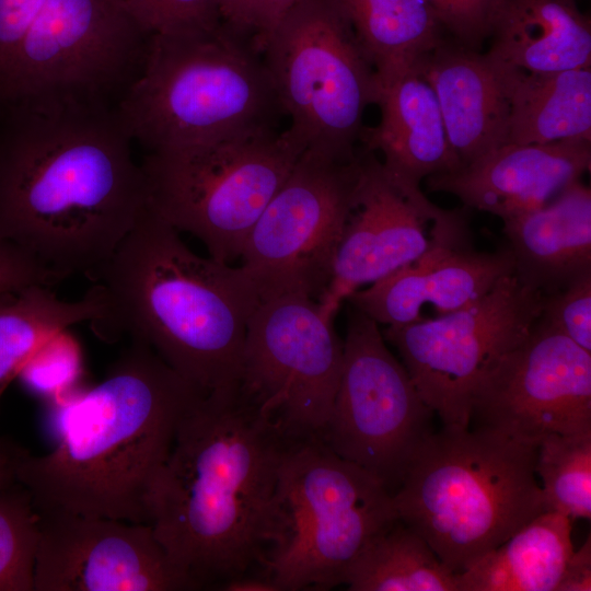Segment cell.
I'll list each match as a JSON object with an SVG mask.
<instances>
[{
  "mask_svg": "<svg viewBox=\"0 0 591 591\" xmlns=\"http://www.w3.org/2000/svg\"><path fill=\"white\" fill-rule=\"evenodd\" d=\"M543 298L512 274L468 305L433 318L387 326L382 334L396 348L420 396L443 426L468 427L476 389L528 337L541 314Z\"/></svg>",
  "mask_w": 591,
  "mask_h": 591,
  "instance_id": "obj_11",
  "label": "cell"
},
{
  "mask_svg": "<svg viewBox=\"0 0 591 591\" xmlns=\"http://www.w3.org/2000/svg\"><path fill=\"white\" fill-rule=\"evenodd\" d=\"M590 165V141L508 143L454 171L429 176L426 185L456 196L468 209L506 220L546 206Z\"/></svg>",
  "mask_w": 591,
  "mask_h": 591,
  "instance_id": "obj_17",
  "label": "cell"
},
{
  "mask_svg": "<svg viewBox=\"0 0 591 591\" xmlns=\"http://www.w3.org/2000/svg\"><path fill=\"white\" fill-rule=\"evenodd\" d=\"M200 394L147 344L130 339L101 383L55 401L56 444L30 453L18 482L39 512L150 524L153 479Z\"/></svg>",
  "mask_w": 591,
  "mask_h": 591,
  "instance_id": "obj_3",
  "label": "cell"
},
{
  "mask_svg": "<svg viewBox=\"0 0 591 591\" xmlns=\"http://www.w3.org/2000/svg\"><path fill=\"white\" fill-rule=\"evenodd\" d=\"M289 439L235 389L200 394L181 418L148 498L150 524L195 590L263 567L279 530Z\"/></svg>",
  "mask_w": 591,
  "mask_h": 591,
  "instance_id": "obj_2",
  "label": "cell"
},
{
  "mask_svg": "<svg viewBox=\"0 0 591 591\" xmlns=\"http://www.w3.org/2000/svg\"><path fill=\"white\" fill-rule=\"evenodd\" d=\"M502 222L513 274L543 294L591 271V190L580 181L546 206Z\"/></svg>",
  "mask_w": 591,
  "mask_h": 591,
  "instance_id": "obj_21",
  "label": "cell"
},
{
  "mask_svg": "<svg viewBox=\"0 0 591 591\" xmlns=\"http://www.w3.org/2000/svg\"><path fill=\"white\" fill-rule=\"evenodd\" d=\"M28 454L19 443L0 437V490L18 480L19 466Z\"/></svg>",
  "mask_w": 591,
  "mask_h": 591,
  "instance_id": "obj_38",
  "label": "cell"
},
{
  "mask_svg": "<svg viewBox=\"0 0 591 591\" xmlns=\"http://www.w3.org/2000/svg\"><path fill=\"white\" fill-rule=\"evenodd\" d=\"M300 0H222V22L250 40L262 54L263 46L288 11Z\"/></svg>",
  "mask_w": 591,
  "mask_h": 591,
  "instance_id": "obj_34",
  "label": "cell"
},
{
  "mask_svg": "<svg viewBox=\"0 0 591 591\" xmlns=\"http://www.w3.org/2000/svg\"><path fill=\"white\" fill-rule=\"evenodd\" d=\"M34 591H189L149 523L39 512Z\"/></svg>",
  "mask_w": 591,
  "mask_h": 591,
  "instance_id": "obj_16",
  "label": "cell"
},
{
  "mask_svg": "<svg viewBox=\"0 0 591 591\" xmlns=\"http://www.w3.org/2000/svg\"><path fill=\"white\" fill-rule=\"evenodd\" d=\"M360 170V157L340 161L304 151L244 243L241 267L262 300L302 293L316 301L333 275Z\"/></svg>",
  "mask_w": 591,
  "mask_h": 591,
  "instance_id": "obj_13",
  "label": "cell"
},
{
  "mask_svg": "<svg viewBox=\"0 0 591 591\" xmlns=\"http://www.w3.org/2000/svg\"><path fill=\"white\" fill-rule=\"evenodd\" d=\"M432 415L405 366L385 345L378 323L350 306L339 383L317 438L393 495L416 451L433 432Z\"/></svg>",
  "mask_w": 591,
  "mask_h": 591,
  "instance_id": "obj_10",
  "label": "cell"
},
{
  "mask_svg": "<svg viewBox=\"0 0 591 591\" xmlns=\"http://www.w3.org/2000/svg\"><path fill=\"white\" fill-rule=\"evenodd\" d=\"M116 109L147 153L275 129L283 115L262 54L223 22L152 34Z\"/></svg>",
  "mask_w": 591,
  "mask_h": 591,
  "instance_id": "obj_5",
  "label": "cell"
},
{
  "mask_svg": "<svg viewBox=\"0 0 591 591\" xmlns=\"http://www.w3.org/2000/svg\"><path fill=\"white\" fill-rule=\"evenodd\" d=\"M263 60L287 128L304 151L352 160L363 114L375 104L372 62L328 0H300L266 39Z\"/></svg>",
  "mask_w": 591,
  "mask_h": 591,
  "instance_id": "obj_9",
  "label": "cell"
},
{
  "mask_svg": "<svg viewBox=\"0 0 591 591\" xmlns=\"http://www.w3.org/2000/svg\"><path fill=\"white\" fill-rule=\"evenodd\" d=\"M495 61L532 73L591 65V23L576 0H497L489 24Z\"/></svg>",
  "mask_w": 591,
  "mask_h": 591,
  "instance_id": "obj_22",
  "label": "cell"
},
{
  "mask_svg": "<svg viewBox=\"0 0 591 591\" xmlns=\"http://www.w3.org/2000/svg\"><path fill=\"white\" fill-rule=\"evenodd\" d=\"M40 513L20 482L0 490V591H34Z\"/></svg>",
  "mask_w": 591,
  "mask_h": 591,
  "instance_id": "obj_29",
  "label": "cell"
},
{
  "mask_svg": "<svg viewBox=\"0 0 591 591\" xmlns=\"http://www.w3.org/2000/svg\"><path fill=\"white\" fill-rule=\"evenodd\" d=\"M344 354L333 320L302 293L260 301L246 328L239 389L289 439L318 437Z\"/></svg>",
  "mask_w": 591,
  "mask_h": 591,
  "instance_id": "obj_12",
  "label": "cell"
},
{
  "mask_svg": "<svg viewBox=\"0 0 591 591\" xmlns=\"http://www.w3.org/2000/svg\"><path fill=\"white\" fill-rule=\"evenodd\" d=\"M279 530L263 575L279 591H325L396 521L392 493L317 437L291 439L279 478Z\"/></svg>",
  "mask_w": 591,
  "mask_h": 591,
  "instance_id": "obj_7",
  "label": "cell"
},
{
  "mask_svg": "<svg viewBox=\"0 0 591 591\" xmlns=\"http://www.w3.org/2000/svg\"><path fill=\"white\" fill-rule=\"evenodd\" d=\"M131 143L106 103L0 106V240L90 278L148 209Z\"/></svg>",
  "mask_w": 591,
  "mask_h": 591,
  "instance_id": "obj_1",
  "label": "cell"
},
{
  "mask_svg": "<svg viewBox=\"0 0 591 591\" xmlns=\"http://www.w3.org/2000/svg\"><path fill=\"white\" fill-rule=\"evenodd\" d=\"M536 322L591 352V271L544 294Z\"/></svg>",
  "mask_w": 591,
  "mask_h": 591,
  "instance_id": "obj_31",
  "label": "cell"
},
{
  "mask_svg": "<svg viewBox=\"0 0 591 591\" xmlns=\"http://www.w3.org/2000/svg\"><path fill=\"white\" fill-rule=\"evenodd\" d=\"M535 472L545 510L590 519L591 431L546 437L537 447Z\"/></svg>",
  "mask_w": 591,
  "mask_h": 591,
  "instance_id": "obj_28",
  "label": "cell"
},
{
  "mask_svg": "<svg viewBox=\"0 0 591 591\" xmlns=\"http://www.w3.org/2000/svg\"><path fill=\"white\" fill-rule=\"evenodd\" d=\"M81 372L79 348L65 331L31 357L19 378L38 396L58 401L77 382Z\"/></svg>",
  "mask_w": 591,
  "mask_h": 591,
  "instance_id": "obj_30",
  "label": "cell"
},
{
  "mask_svg": "<svg viewBox=\"0 0 591 591\" xmlns=\"http://www.w3.org/2000/svg\"><path fill=\"white\" fill-rule=\"evenodd\" d=\"M219 590L223 591H279L274 581L265 575H243L224 582Z\"/></svg>",
  "mask_w": 591,
  "mask_h": 591,
  "instance_id": "obj_39",
  "label": "cell"
},
{
  "mask_svg": "<svg viewBox=\"0 0 591 591\" xmlns=\"http://www.w3.org/2000/svg\"><path fill=\"white\" fill-rule=\"evenodd\" d=\"M433 15L454 42L478 50L488 39L491 14L497 0H426Z\"/></svg>",
  "mask_w": 591,
  "mask_h": 591,
  "instance_id": "obj_33",
  "label": "cell"
},
{
  "mask_svg": "<svg viewBox=\"0 0 591 591\" xmlns=\"http://www.w3.org/2000/svg\"><path fill=\"white\" fill-rule=\"evenodd\" d=\"M514 271L508 248L478 252L471 241L442 246L347 297L350 306L378 324L404 325L459 310L488 293Z\"/></svg>",
  "mask_w": 591,
  "mask_h": 591,
  "instance_id": "obj_18",
  "label": "cell"
},
{
  "mask_svg": "<svg viewBox=\"0 0 591 591\" xmlns=\"http://www.w3.org/2000/svg\"><path fill=\"white\" fill-rule=\"evenodd\" d=\"M591 590V542L590 536L583 545L573 551L564 569L556 591Z\"/></svg>",
  "mask_w": 591,
  "mask_h": 591,
  "instance_id": "obj_37",
  "label": "cell"
},
{
  "mask_svg": "<svg viewBox=\"0 0 591 591\" xmlns=\"http://www.w3.org/2000/svg\"><path fill=\"white\" fill-rule=\"evenodd\" d=\"M415 67L434 91L461 166L507 143L509 99L486 53L444 39Z\"/></svg>",
  "mask_w": 591,
  "mask_h": 591,
  "instance_id": "obj_19",
  "label": "cell"
},
{
  "mask_svg": "<svg viewBox=\"0 0 591 591\" xmlns=\"http://www.w3.org/2000/svg\"><path fill=\"white\" fill-rule=\"evenodd\" d=\"M304 149L288 130L266 129L181 150L147 153L149 209L189 232L209 256L240 257L250 231Z\"/></svg>",
  "mask_w": 591,
  "mask_h": 591,
  "instance_id": "obj_8",
  "label": "cell"
},
{
  "mask_svg": "<svg viewBox=\"0 0 591 591\" xmlns=\"http://www.w3.org/2000/svg\"><path fill=\"white\" fill-rule=\"evenodd\" d=\"M351 208L336 252L332 279L317 300L334 320L343 301L433 251L471 241L467 209H443L420 186L391 174L364 151Z\"/></svg>",
  "mask_w": 591,
  "mask_h": 591,
  "instance_id": "obj_14",
  "label": "cell"
},
{
  "mask_svg": "<svg viewBox=\"0 0 591 591\" xmlns=\"http://www.w3.org/2000/svg\"><path fill=\"white\" fill-rule=\"evenodd\" d=\"M343 584L350 591H457L456 573L398 519L368 542Z\"/></svg>",
  "mask_w": 591,
  "mask_h": 591,
  "instance_id": "obj_27",
  "label": "cell"
},
{
  "mask_svg": "<svg viewBox=\"0 0 591 591\" xmlns=\"http://www.w3.org/2000/svg\"><path fill=\"white\" fill-rule=\"evenodd\" d=\"M66 278L25 250L0 240V291L30 285L53 287Z\"/></svg>",
  "mask_w": 591,
  "mask_h": 591,
  "instance_id": "obj_35",
  "label": "cell"
},
{
  "mask_svg": "<svg viewBox=\"0 0 591 591\" xmlns=\"http://www.w3.org/2000/svg\"><path fill=\"white\" fill-rule=\"evenodd\" d=\"M573 552L571 520L544 511L464 571L457 591H556Z\"/></svg>",
  "mask_w": 591,
  "mask_h": 591,
  "instance_id": "obj_24",
  "label": "cell"
},
{
  "mask_svg": "<svg viewBox=\"0 0 591 591\" xmlns=\"http://www.w3.org/2000/svg\"><path fill=\"white\" fill-rule=\"evenodd\" d=\"M90 279L108 300L103 337L143 341L204 394L239 387L247 324L262 301L241 266L195 254L148 207Z\"/></svg>",
  "mask_w": 591,
  "mask_h": 591,
  "instance_id": "obj_4",
  "label": "cell"
},
{
  "mask_svg": "<svg viewBox=\"0 0 591 591\" xmlns=\"http://www.w3.org/2000/svg\"><path fill=\"white\" fill-rule=\"evenodd\" d=\"M373 65L378 88L415 67L444 39L426 0H328Z\"/></svg>",
  "mask_w": 591,
  "mask_h": 591,
  "instance_id": "obj_26",
  "label": "cell"
},
{
  "mask_svg": "<svg viewBox=\"0 0 591 591\" xmlns=\"http://www.w3.org/2000/svg\"><path fill=\"white\" fill-rule=\"evenodd\" d=\"M381 117L364 127V151L380 152L384 167L416 186L432 175L454 171L461 162L453 151L432 86L416 67L378 88Z\"/></svg>",
  "mask_w": 591,
  "mask_h": 591,
  "instance_id": "obj_20",
  "label": "cell"
},
{
  "mask_svg": "<svg viewBox=\"0 0 591 591\" xmlns=\"http://www.w3.org/2000/svg\"><path fill=\"white\" fill-rule=\"evenodd\" d=\"M45 0H0V81Z\"/></svg>",
  "mask_w": 591,
  "mask_h": 591,
  "instance_id": "obj_36",
  "label": "cell"
},
{
  "mask_svg": "<svg viewBox=\"0 0 591 591\" xmlns=\"http://www.w3.org/2000/svg\"><path fill=\"white\" fill-rule=\"evenodd\" d=\"M536 455L537 447L488 428L443 426L393 493L397 518L460 573L546 511Z\"/></svg>",
  "mask_w": 591,
  "mask_h": 591,
  "instance_id": "obj_6",
  "label": "cell"
},
{
  "mask_svg": "<svg viewBox=\"0 0 591 591\" xmlns=\"http://www.w3.org/2000/svg\"><path fill=\"white\" fill-rule=\"evenodd\" d=\"M147 33L163 34L219 25L222 0H126Z\"/></svg>",
  "mask_w": 591,
  "mask_h": 591,
  "instance_id": "obj_32",
  "label": "cell"
},
{
  "mask_svg": "<svg viewBox=\"0 0 591 591\" xmlns=\"http://www.w3.org/2000/svg\"><path fill=\"white\" fill-rule=\"evenodd\" d=\"M473 419L533 447L551 434L591 431V352L535 322L479 383Z\"/></svg>",
  "mask_w": 591,
  "mask_h": 591,
  "instance_id": "obj_15",
  "label": "cell"
},
{
  "mask_svg": "<svg viewBox=\"0 0 591 591\" xmlns=\"http://www.w3.org/2000/svg\"><path fill=\"white\" fill-rule=\"evenodd\" d=\"M491 60L509 99L506 144L591 141V67L532 73Z\"/></svg>",
  "mask_w": 591,
  "mask_h": 591,
  "instance_id": "obj_23",
  "label": "cell"
},
{
  "mask_svg": "<svg viewBox=\"0 0 591 591\" xmlns=\"http://www.w3.org/2000/svg\"><path fill=\"white\" fill-rule=\"evenodd\" d=\"M108 315V300L99 283L72 301L43 285L0 291V399L46 341L79 323L100 328Z\"/></svg>",
  "mask_w": 591,
  "mask_h": 591,
  "instance_id": "obj_25",
  "label": "cell"
}]
</instances>
